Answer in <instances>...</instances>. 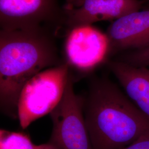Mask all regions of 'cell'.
Returning <instances> with one entry per match:
<instances>
[{"mask_svg":"<svg viewBox=\"0 0 149 149\" xmlns=\"http://www.w3.org/2000/svg\"><path fill=\"white\" fill-rule=\"evenodd\" d=\"M141 1H143V2H144L145 3H146L149 4V0H141Z\"/></svg>","mask_w":149,"mask_h":149,"instance_id":"obj_13","label":"cell"},{"mask_svg":"<svg viewBox=\"0 0 149 149\" xmlns=\"http://www.w3.org/2000/svg\"><path fill=\"white\" fill-rule=\"evenodd\" d=\"M58 60L53 39L43 27L1 29V108L17 117L18 101L24 86L43 70L58 65Z\"/></svg>","mask_w":149,"mask_h":149,"instance_id":"obj_1","label":"cell"},{"mask_svg":"<svg viewBox=\"0 0 149 149\" xmlns=\"http://www.w3.org/2000/svg\"><path fill=\"white\" fill-rule=\"evenodd\" d=\"M121 149H149V133Z\"/></svg>","mask_w":149,"mask_h":149,"instance_id":"obj_12","label":"cell"},{"mask_svg":"<svg viewBox=\"0 0 149 149\" xmlns=\"http://www.w3.org/2000/svg\"><path fill=\"white\" fill-rule=\"evenodd\" d=\"M108 66L125 93L149 121V65L136 66L120 60Z\"/></svg>","mask_w":149,"mask_h":149,"instance_id":"obj_9","label":"cell"},{"mask_svg":"<svg viewBox=\"0 0 149 149\" xmlns=\"http://www.w3.org/2000/svg\"><path fill=\"white\" fill-rule=\"evenodd\" d=\"M65 52L69 65L82 71L95 69L110 55L106 33L91 25L75 27L67 37Z\"/></svg>","mask_w":149,"mask_h":149,"instance_id":"obj_5","label":"cell"},{"mask_svg":"<svg viewBox=\"0 0 149 149\" xmlns=\"http://www.w3.org/2000/svg\"><path fill=\"white\" fill-rule=\"evenodd\" d=\"M110 54L149 47V8L113 22L107 29Z\"/></svg>","mask_w":149,"mask_h":149,"instance_id":"obj_8","label":"cell"},{"mask_svg":"<svg viewBox=\"0 0 149 149\" xmlns=\"http://www.w3.org/2000/svg\"><path fill=\"white\" fill-rule=\"evenodd\" d=\"M58 21H63V14L57 0H0L1 29L35 28Z\"/></svg>","mask_w":149,"mask_h":149,"instance_id":"obj_7","label":"cell"},{"mask_svg":"<svg viewBox=\"0 0 149 149\" xmlns=\"http://www.w3.org/2000/svg\"><path fill=\"white\" fill-rule=\"evenodd\" d=\"M86 124L94 149H121L149 133V121L127 95L109 80L91 88Z\"/></svg>","mask_w":149,"mask_h":149,"instance_id":"obj_2","label":"cell"},{"mask_svg":"<svg viewBox=\"0 0 149 149\" xmlns=\"http://www.w3.org/2000/svg\"><path fill=\"white\" fill-rule=\"evenodd\" d=\"M141 0H66L63 21L72 29L98 22L117 20L142 10Z\"/></svg>","mask_w":149,"mask_h":149,"instance_id":"obj_6","label":"cell"},{"mask_svg":"<svg viewBox=\"0 0 149 149\" xmlns=\"http://www.w3.org/2000/svg\"><path fill=\"white\" fill-rule=\"evenodd\" d=\"M53 128L49 143L57 149H94L86 124L82 99L69 74L64 95L50 113Z\"/></svg>","mask_w":149,"mask_h":149,"instance_id":"obj_4","label":"cell"},{"mask_svg":"<svg viewBox=\"0 0 149 149\" xmlns=\"http://www.w3.org/2000/svg\"><path fill=\"white\" fill-rule=\"evenodd\" d=\"M120 60L136 66L149 65V47L125 52Z\"/></svg>","mask_w":149,"mask_h":149,"instance_id":"obj_11","label":"cell"},{"mask_svg":"<svg viewBox=\"0 0 149 149\" xmlns=\"http://www.w3.org/2000/svg\"><path fill=\"white\" fill-rule=\"evenodd\" d=\"M68 63L44 70L24 86L19 96L17 117L23 129L50 113L64 95L69 76Z\"/></svg>","mask_w":149,"mask_h":149,"instance_id":"obj_3","label":"cell"},{"mask_svg":"<svg viewBox=\"0 0 149 149\" xmlns=\"http://www.w3.org/2000/svg\"><path fill=\"white\" fill-rule=\"evenodd\" d=\"M0 149H57L52 144L37 145L30 138L21 132H13L1 129Z\"/></svg>","mask_w":149,"mask_h":149,"instance_id":"obj_10","label":"cell"}]
</instances>
